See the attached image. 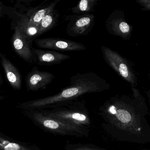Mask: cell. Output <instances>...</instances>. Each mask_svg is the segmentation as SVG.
<instances>
[{"label":"cell","mask_w":150,"mask_h":150,"mask_svg":"<svg viewBox=\"0 0 150 150\" xmlns=\"http://www.w3.org/2000/svg\"><path fill=\"white\" fill-rule=\"evenodd\" d=\"M70 85L55 95L24 103L25 108H38L67 102L86 93L108 90L110 84L98 74L92 72L77 74L70 79Z\"/></svg>","instance_id":"obj_1"},{"label":"cell","mask_w":150,"mask_h":150,"mask_svg":"<svg viewBox=\"0 0 150 150\" xmlns=\"http://www.w3.org/2000/svg\"><path fill=\"white\" fill-rule=\"evenodd\" d=\"M103 57L107 64L132 87L137 86V77L132 63L117 52L105 46H101Z\"/></svg>","instance_id":"obj_2"},{"label":"cell","mask_w":150,"mask_h":150,"mask_svg":"<svg viewBox=\"0 0 150 150\" xmlns=\"http://www.w3.org/2000/svg\"><path fill=\"white\" fill-rule=\"evenodd\" d=\"M33 118L44 128L52 132L63 135H80L83 134L84 127L67 123L47 115L45 113L36 112Z\"/></svg>","instance_id":"obj_3"},{"label":"cell","mask_w":150,"mask_h":150,"mask_svg":"<svg viewBox=\"0 0 150 150\" xmlns=\"http://www.w3.org/2000/svg\"><path fill=\"white\" fill-rule=\"evenodd\" d=\"M105 27L110 35L125 40H129L133 29L126 22L123 11L120 9H116L110 13L106 20Z\"/></svg>","instance_id":"obj_4"},{"label":"cell","mask_w":150,"mask_h":150,"mask_svg":"<svg viewBox=\"0 0 150 150\" xmlns=\"http://www.w3.org/2000/svg\"><path fill=\"white\" fill-rule=\"evenodd\" d=\"M95 16L93 14L68 15L65 20L68 21L66 32L72 37L86 35L94 26Z\"/></svg>","instance_id":"obj_5"},{"label":"cell","mask_w":150,"mask_h":150,"mask_svg":"<svg viewBox=\"0 0 150 150\" xmlns=\"http://www.w3.org/2000/svg\"><path fill=\"white\" fill-rule=\"evenodd\" d=\"M7 16L13 20L12 28L16 27L29 44L39 37V27L30 23L25 14L21 13L10 7Z\"/></svg>","instance_id":"obj_6"},{"label":"cell","mask_w":150,"mask_h":150,"mask_svg":"<svg viewBox=\"0 0 150 150\" xmlns=\"http://www.w3.org/2000/svg\"><path fill=\"white\" fill-rule=\"evenodd\" d=\"M35 42L38 47L53 51H78L85 50L86 46L79 42L56 38L36 39Z\"/></svg>","instance_id":"obj_7"},{"label":"cell","mask_w":150,"mask_h":150,"mask_svg":"<svg viewBox=\"0 0 150 150\" xmlns=\"http://www.w3.org/2000/svg\"><path fill=\"white\" fill-rule=\"evenodd\" d=\"M55 76L47 71H42L35 68L26 76L25 82L29 91L43 89L52 82Z\"/></svg>","instance_id":"obj_8"},{"label":"cell","mask_w":150,"mask_h":150,"mask_svg":"<svg viewBox=\"0 0 150 150\" xmlns=\"http://www.w3.org/2000/svg\"><path fill=\"white\" fill-rule=\"evenodd\" d=\"M45 114L59 121L76 126L84 128V125L90 124V120L86 115L74 110H56Z\"/></svg>","instance_id":"obj_9"},{"label":"cell","mask_w":150,"mask_h":150,"mask_svg":"<svg viewBox=\"0 0 150 150\" xmlns=\"http://www.w3.org/2000/svg\"><path fill=\"white\" fill-rule=\"evenodd\" d=\"M12 28L14 32L11 39L14 50L24 61L30 64L34 63L35 56L30 45L24 39L16 27Z\"/></svg>","instance_id":"obj_10"},{"label":"cell","mask_w":150,"mask_h":150,"mask_svg":"<svg viewBox=\"0 0 150 150\" xmlns=\"http://www.w3.org/2000/svg\"><path fill=\"white\" fill-rule=\"evenodd\" d=\"M35 56V62L40 65H52L58 64L65 60L71 58V57L53 50H43L32 48Z\"/></svg>","instance_id":"obj_11"},{"label":"cell","mask_w":150,"mask_h":150,"mask_svg":"<svg viewBox=\"0 0 150 150\" xmlns=\"http://www.w3.org/2000/svg\"><path fill=\"white\" fill-rule=\"evenodd\" d=\"M0 59L2 67L10 86L15 90H20L21 88L22 79L19 71L13 64L1 52Z\"/></svg>","instance_id":"obj_12"},{"label":"cell","mask_w":150,"mask_h":150,"mask_svg":"<svg viewBox=\"0 0 150 150\" xmlns=\"http://www.w3.org/2000/svg\"><path fill=\"white\" fill-rule=\"evenodd\" d=\"M59 1L60 0H55L46 7L39 9H38V7L35 8L34 10L29 11L25 15L28 16L30 23L38 27L43 18L50 12L55 9Z\"/></svg>","instance_id":"obj_13"},{"label":"cell","mask_w":150,"mask_h":150,"mask_svg":"<svg viewBox=\"0 0 150 150\" xmlns=\"http://www.w3.org/2000/svg\"><path fill=\"white\" fill-rule=\"evenodd\" d=\"M59 14L55 9L47 14L41 21L39 26V36L49 31L57 25L58 22Z\"/></svg>","instance_id":"obj_14"},{"label":"cell","mask_w":150,"mask_h":150,"mask_svg":"<svg viewBox=\"0 0 150 150\" xmlns=\"http://www.w3.org/2000/svg\"><path fill=\"white\" fill-rule=\"evenodd\" d=\"M97 2V0H81L76 6L72 8V13L75 15L90 14L93 11Z\"/></svg>","instance_id":"obj_15"},{"label":"cell","mask_w":150,"mask_h":150,"mask_svg":"<svg viewBox=\"0 0 150 150\" xmlns=\"http://www.w3.org/2000/svg\"><path fill=\"white\" fill-rule=\"evenodd\" d=\"M0 150H31L21 144L11 142L0 137Z\"/></svg>","instance_id":"obj_16"},{"label":"cell","mask_w":150,"mask_h":150,"mask_svg":"<svg viewBox=\"0 0 150 150\" xmlns=\"http://www.w3.org/2000/svg\"><path fill=\"white\" fill-rule=\"evenodd\" d=\"M136 2L142 7V10L149 11L150 10V0H136Z\"/></svg>","instance_id":"obj_17"},{"label":"cell","mask_w":150,"mask_h":150,"mask_svg":"<svg viewBox=\"0 0 150 150\" xmlns=\"http://www.w3.org/2000/svg\"><path fill=\"white\" fill-rule=\"evenodd\" d=\"M75 150H95L93 149H89V148H84V147H81V148H78L77 149H75Z\"/></svg>","instance_id":"obj_18"},{"label":"cell","mask_w":150,"mask_h":150,"mask_svg":"<svg viewBox=\"0 0 150 150\" xmlns=\"http://www.w3.org/2000/svg\"><path fill=\"white\" fill-rule=\"evenodd\" d=\"M3 83V79H2V77L1 74H0V86H1V84Z\"/></svg>","instance_id":"obj_19"},{"label":"cell","mask_w":150,"mask_h":150,"mask_svg":"<svg viewBox=\"0 0 150 150\" xmlns=\"http://www.w3.org/2000/svg\"><path fill=\"white\" fill-rule=\"evenodd\" d=\"M4 97L3 96H0V100H2V99H4Z\"/></svg>","instance_id":"obj_20"}]
</instances>
